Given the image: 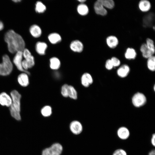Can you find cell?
<instances>
[{"label": "cell", "mask_w": 155, "mask_h": 155, "mask_svg": "<svg viewBox=\"0 0 155 155\" xmlns=\"http://www.w3.org/2000/svg\"><path fill=\"white\" fill-rule=\"evenodd\" d=\"M81 82L83 86L88 87L93 83V80L90 74L86 73L82 75L81 78Z\"/></svg>", "instance_id": "9a60e30c"}, {"label": "cell", "mask_w": 155, "mask_h": 155, "mask_svg": "<svg viewBox=\"0 0 155 155\" xmlns=\"http://www.w3.org/2000/svg\"><path fill=\"white\" fill-rule=\"evenodd\" d=\"M102 3L106 9H112L114 8L115 4L113 0H102Z\"/></svg>", "instance_id": "83f0119b"}, {"label": "cell", "mask_w": 155, "mask_h": 155, "mask_svg": "<svg viewBox=\"0 0 155 155\" xmlns=\"http://www.w3.org/2000/svg\"><path fill=\"white\" fill-rule=\"evenodd\" d=\"M47 47V44L43 42H38L36 45V50L37 52L39 55H44L45 51Z\"/></svg>", "instance_id": "44dd1931"}, {"label": "cell", "mask_w": 155, "mask_h": 155, "mask_svg": "<svg viewBox=\"0 0 155 155\" xmlns=\"http://www.w3.org/2000/svg\"><path fill=\"white\" fill-rule=\"evenodd\" d=\"M18 82L22 86L26 87L29 84L28 77L26 73H22L18 77Z\"/></svg>", "instance_id": "ffe728a7"}, {"label": "cell", "mask_w": 155, "mask_h": 155, "mask_svg": "<svg viewBox=\"0 0 155 155\" xmlns=\"http://www.w3.org/2000/svg\"><path fill=\"white\" fill-rule=\"evenodd\" d=\"M12 102L10 106V111L12 116L16 119H21L20 114V100L21 95L16 90H13L11 93Z\"/></svg>", "instance_id": "7a4b0ae2"}, {"label": "cell", "mask_w": 155, "mask_h": 155, "mask_svg": "<svg viewBox=\"0 0 155 155\" xmlns=\"http://www.w3.org/2000/svg\"><path fill=\"white\" fill-rule=\"evenodd\" d=\"M30 32L32 35L34 37H40L42 33L40 28L36 25H33L31 26L29 29Z\"/></svg>", "instance_id": "7402d4cb"}, {"label": "cell", "mask_w": 155, "mask_h": 155, "mask_svg": "<svg viewBox=\"0 0 155 155\" xmlns=\"http://www.w3.org/2000/svg\"><path fill=\"white\" fill-rule=\"evenodd\" d=\"M70 129L71 131L75 134H78L82 131V126L81 123L77 121H74L70 124Z\"/></svg>", "instance_id": "5bb4252c"}, {"label": "cell", "mask_w": 155, "mask_h": 155, "mask_svg": "<svg viewBox=\"0 0 155 155\" xmlns=\"http://www.w3.org/2000/svg\"><path fill=\"white\" fill-rule=\"evenodd\" d=\"M113 155H127L126 152L124 150L119 149L116 150L113 153Z\"/></svg>", "instance_id": "836d02e7"}, {"label": "cell", "mask_w": 155, "mask_h": 155, "mask_svg": "<svg viewBox=\"0 0 155 155\" xmlns=\"http://www.w3.org/2000/svg\"><path fill=\"white\" fill-rule=\"evenodd\" d=\"M138 6L140 10L144 13L148 12L152 7L151 2L148 0H140L138 2Z\"/></svg>", "instance_id": "8fae6325"}, {"label": "cell", "mask_w": 155, "mask_h": 155, "mask_svg": "<svg viewBox=\"0 0 155 155\" xmlns=\"http://www.w3.org/2000/svg\"><path fill=\"white\" fill-rule=\"evenodd\" d=\"M147 66L148 69L151 71L155 70V57L153 55L147 59Z\"/></svg>", "instance_id": "484cf974"}, {"label": "cell", "mask_w": 155, "mask_h": 155, "mask_svg": "<svg viewBox=\"0 0 155 155\" xmlns=\"http://www.w3.org/2000/svg\"><path fill=\"white\" fill-rule=\"evenodd\" d=\"M77 11L79 14L83 16L86 15L89 12V9L85 4L81 3L78 6Z\"/></svg>", "instance_id": "d4e9b609"}, {"label": "cell", "mask_w": 155, "mask_h": 155, "mask_svg": "<svg viewBox=\"0 0 155 155\" xmlns=\"http://www.w3.org/2000/svg\"><path fill=\"white\" fill-rule=\"evenodd\" d=\"M13 65L9 57L5 55L2 57V62L0 63V75L6 76L12 71Z\"/></svg>", "instance_id": "3957f363"}, {"label": "cell", "mask_w": 155, "mask_h": 155, "mask_svg": "<svg viewBox=\"0 0 155 155\" xmlns=\"http://www.w3.org/2000/svg\"><path fill=\"white\" fill-rule=\"evenodd\" d=\"M62 147L59 143L53 144L49 148L45 149L42 155H60L62 150Z\"/></svg>", "instance_id": "277c9868"}, {"label": "cell", "mask_w": 155, "mask_h": 155, "mask_svg": "<svg viewBox=\"0 0 155 155\" xmlns=\"http://www.w3.org/2000/svg\"><path fill=\"white\" fill-rule=\"evenodd\" d=\"M145 43L148 49L154 55L155 53V47L153 40L150 38H147Z\"/></svg>", "instance_id": "4316f807"}, {"label": "cell", "mask_w": 155, "mask_h": 155, "mask_svg": "<svg viewBox=\"0 0 155 155\" xmlns=\"http://www.w3.org/2000/svg\"><path fill=\"white\" fill-rule=\"evenodd\" d=\"M22 57L23 53L22 51H19L17 52L13 58V62L19 70L24 72L27 74H30V73L28 71L24 70L22 67Z\"/></svg>", "instance_id": "8992f818"}, {"label": "cell", "mask_w": 155, "mask_h": 155, "mask_svg": "<svg viewBox=\"0 0 155 155\" xmlns=\"http://www.w3.org/2000/svg\"><path fill=\"white\" fill-rule=\"evenodd\" d=\"M12 102L11 98L6 93L3 92L0 94V104L1 105L9 107L10 106Z\"/></svg>", "instance_id": "7c38bea8"}, {"label": "cell", "mask_w": 155, "mask_h": 155, "mask_svg": "<svg viewBox=\"0 0 155 155\" xmlns=\"http://www.w3.org/2000/svg\"><path fill=\"white\" fill-rule=\"evenodd\" d=\"M78 1L81 3H83L86 1V0H79Z\"/></svg>", "instance_id": "f35d334b"}, {"label": "cell", "mask_w": 155, "mask_h": 155, "mask_svg": "<svg viewBox=\"0 0 155 155\" xmlns=\"http://www.w3.org/2000/svg\"><path fill=\"white\" fill-rule=\"evenodd\" d=\"M48 38L50 42L53 44L57 43L60 42L61 40L60 36L56 33H53L49 34Z\"/></svg>", "instance_id": "cb8c5ba5"}, {"label": "cell", "mask_w": 155, "mask_h": 155, "mask_svg": "<svg viewBox=\"0 0 155 155\" xmlns=\"http://www.w3.org/2000/svg\"><path fill=\"white\" fill-rule=\"evenodd\" d=\"M106 42L107 46L111 49H114L118 46L119 41L118 38L114 35H110L107 37Z\"/></svg>", "instance_id": "9c48e42d"}, {"label": "cell", "mask_w": 155, "mask_h": 155, "mask_svg": "<svg viewBox=\"0 0 155 155\" xmlns=\"http://www.w3.org/2000/svg\"><path fill=\"white\" fill-rule=\"evenodd\" d=\"M4 26L3 23L0 21V31L2 30Z\"/></svg>", "instance_id": "74e56055"}, {"label": "cell", "mask_w": 155, "mask_h": 155, "mask_svg": "<svg viewBox=\"0 0 155 155\" xmlns=\"http://www.w3.org/2000/svg\"><path fill=\"white\" fill-rule=\"evenodd\" d=\"M117 133L118 137L122 140L127 139L130 135L129 130L125 127H121L119 128L117 131Z\"/></svg>", "instance_id": "4fadbf2b"}, {"label": "cell", "mask_w": 155, "mask_h": 155, "mask_svg": "<svg viewBox=\"0 0 155 155\" xmlns=\"http://www.w3.org/2000/svg\"><path fill=\"white\" fill-rule=\"evenodd\" d=\"M70 47L71 50L74 52H81L83 51V45L80 41L76 40L71 42Z\"/></svg>", "instance_id": "2e32d148"}, {"label": "cell", "mask_w": 155, "mask_h": 155, "mask_svg": "<svg viewBox=\"0 0 155 155\" xmlns=\"http://www.w3.org/2000/svg\"><path fill=\"white\" fill-rule=\"evenodd\" d=\"M155 134L154 133L152 135L151 139V143L153 146H155Z\"/></svg>", "instance_id": "d590c367"}, {"label": "cell", "mask_w": 155, "mask_h": 155, "mask_svg": "<svg viewBox=\"0 0 155 155\" xmlns=\"http://www.w3.org/2000/svg\"><path fill=\"white\" fill-rule=\"evenodd\" d=\"M137 56V53L135 50L132 47L127 48L124 53L125 58L128 60L134 59Z\"/></svg>", "instance_id": "e0dca14e"}, {"label": "cell", "mask_w": 155, "mask_h": 155, "mask_svg": "<svg viewBox=\"0 0 155 155\" xmlns=\"http://www.w3.org/2000/svg\"><path fill=\"white\" fill-rule=\"evenodd\" d=\"M146 101L145 96L142 93L137 92L135 94L132 98V102L135 107H138L144 105Z\"/></svg>", "instance_id": "5b68a950"}, {"label": "cell", "mask_w": 155, "mask_h": 155, "mask_svg": "<svg viewBox=\"0 0 155 155\" xmlns=\"http://www.w3.org/2000/svg\"><path fill=\"white\" fill-rule=\"evenodd\" d=\"M155 20L154 14L152 13H149L143 17L142 20L143 25L146 28L153 27Z\"/></svg>", "instance_id": "ba28073f"}, {"label": "cell", "mask_w": 155, "mask_h": 155, "mask_svg": "<svg viewBox=\"0 0 155 155\" xmlns=\"http://www.w3.org/2000/svg\"><path fill=\"white\" fill-rule=\"evenodd\" d=\"M130 71L129 67L126 64H124L119 67L117 71L118 75L121 78L126 77Z\"/></svg>", "instance_id": "ac0fdd59"}, {"label": "cell", "mask_w": 155, "mask_h": 155, "mask_svg": "<svg viewBox=\"0 0 155 155\" xmlns=\"http://www.w3.org/2000/svg\"><path fill=\"white\" fill-rule=\"evenodd\" d=\"M113 67L119 66L121 64V61L119 59L115 57H113L111 59Z\"/></svg>", "instance_id": "d6a6232c"}, {"label": "cell", "mask_w": 155, "mask_h": 155, "mask_svg": "<svg viewBox=\"0 0 155 155\" xmlns=\"http://www.w3.org/2000/svg\"><path fill=\"white\" fill-rule=\"evenodd\" d=\"M4 39L7 44L8 50L11 53L22 52L25 49V43L23 38L13 30H10L6 33Z\"/></svg>", "instance_id": "6da1fadb"}, {"label": "cell", "mask_w": 155, "mask_h": 155, "mask_svg": "<svg viewBox=\"0 0 155 155\" xmlns=\"http://www.w3.org/2000/svg\"><path fill=\"white\" fill-rule=\"evenodd\" d=\"M35 9L36 12L42 13L46 10V7L41 2L38 1L36 4Z\"/></svg>", "instance_id": "4dcf8cb0"}, {"label": "cell", "mask_w": 155, "mask_h": 155, "mask_svg": "<svg viewBox=\"0 0 155 155\" xmlns=\"http://www.w3.org/2000/svg\"><path fill=\"white\" fill-rule=\"evenodd\" d=\"M50 66L51 68L53 70H57L59 69L61 65L59 59L56 57H53L50 59Z\"/></svg>", "instance_id": "603a6c76"}, {"label": "cell", "mask_w": 155, "mask_h": 155, "mask_svg": "<svg viewBox=\"0 0 155 155\" xmlns=\"http://www.w3.org/2000/svg\"><path fill=\"white\" fill-rule=\"evenodd\" d=\"M52 113V108L49 106H45L41 110V114L43 116L45 117L50 116L51 114Z\"/></svg>", "instance_id": "f546056e"}, {"label": "cell", "mask_w": 155, "mask_h": 155, "mask_svg": "<svg viewBox=\"0 0 155 155\" xmlns=\"http://www.w3.org/2000/svg\"><path fill=\"white\" fill-rule=\"evenodd\" d=\"M68 97L74 100L77 98V92L74 87L71 85H69Z\"/></svg>", "instance_id": "f1b7e54d"}, {"label": "cell", "mask_w": 155, "mask_h": 155, "mask_svg": "<svg viewBox=\"0 0 155 155\" xmlns=\"http://www.w3.org/2000/svg\"><path fill=\"white\" fill-rule=\"evenodd\" d=\"M140 49L143 57L147 59L154 55L148 49L145 43H143L141 45Z\"/></svg>", "instance_id": "d6986e66"}, {"label": "cell", "mask_w": 155, "mask_h": 155, "mask_svg": "<svg viewBox=\"0 0 155 155\" xmlns=\"http://www.w3.org/2000/svg\"><path fill=\"white\" fill-rule=\"evenodd\" d=\"M21 1V0H13V1H14V2H16V3L18 2H20V1Z\"/></svg>", "instance_id": "ab89813d"}, {"label": "cell", "mask_w": 155, "mask_h": 155, "mask_svg": "<svg viewBox=\"0 0 155 155\" xmlns=\"http://www.w3.org/2000/svg\"><path fill=\"white\" fill-rule=\"evenodd\" d=\"M23 56L27 62L29 68L32 67L34 65V57L29 51L27 49H24L22 51Z\"/></svg>", "instance_id": "30bf717a"}, {"label": "cell", "mask_w": 155, "mask_h": 155, "mask_svg": "<svg viewBox=\"0 0 155 155\" xmlns=\"http://www.w3.org/2000/svg\"><path fill=\"white\" fill-rule=\"evenodd\" d=\"M94 7L96 13L102 16H106L107 10L104 6L102 0H97L94 3Z\"/></svg>", "instance_id": "52a82bcc"}, {"label": "cell", "mask_w": 155, "mask_h": 155, "mask_svg": "<svg viewBox=\"0 0 155 155\" xmlns=\"http://www.w3.org/2000/svg\"><path fill=\"white\" fill-rule=\"evenodd\" d=\"M148 155H155V150H153L150 151L148 153Z\"/></svg>", "instance_id": "8d00e7d4"}, {"label": "cell", "mask_w": 155, "mask_h": 155, "mask_svg": "<svg viewBox=\"0 0 155 155\" xmlns=\"http://www.w3.org/2000/svg\"><path fill=\"white\" fill-rule=\"evenodd\" d=\"M69 86V85L65 84H64L61 87V94L62 96L65 97H68Z\"/></svg>", "instance_id": "1f68e13d"}, {"label": "cell", "mask_w": 155, "mask_h": 155, "mask_svg": "<svg viewBox=\"0 0 155 155\" xmlns=\"http://www.w3.org/2000/svg\"><path fill=\"white\" fill-rule=\"evenodd\" d=\"M105 67L107 69L109 70L112 69L113 66L111 59H108L106 60L105 64Z\"/></svg>", "instance_id": "e575fe53"}]
</instances>
